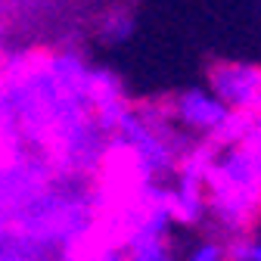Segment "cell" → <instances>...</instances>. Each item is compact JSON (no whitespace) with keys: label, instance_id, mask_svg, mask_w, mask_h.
I'll return each mask as SVG.
<instances>
[{"label":"cell","instance_id":"obj_5","mask_svg":"<svg viewBox=\"0 0 261 261\" xmlns=\"http://www.w3.org/2000/svg\"><path fill=\"white\" fill-rule=\"evenodd\" d=\"M218 146L193 140L174 174L165 180V202L168 212L174 218V227H184V230H196L199 233L202 227H208V196H205V174L212 165V155Z\"/></svg>","mask_w":261,"mask_h":261},{"label":"cell","instance_id":"obj_8","mask_svg":"<svg viewBox=\"0 0 261 261\" xmlns=\"http://www.w3.org/2000/svg\"><path fill=\"white\" fill-rule=\"evenodd\" d=\"M134 31H137V16L130 7H109L100 22H96V38H100L106 47H121L127 44L130 38H134Z\"/></svg>","mask_w":261,"mask_h":261},{"label":"cell","instance_id":"obj_3","mask_svg":"<svg viewBox=\"0 0 261 261\" xmlns=\"http://www.w3.org/2000/svg\"><path fill=\"white\" fill-rule=\"evenodd\" d=\"M208 227L221 237H240L261 221V168L249 143L218 146L205 174Z\"/></svg>","mask_w":261,"mask_h":261},{"label":"cell","instance_id":"obj_9","mask_svg":"<svg viewBox=\"0 0 261 261\" xmlns=\"http://www.w3.org/2000/svg\"><path fill=\"white\" fill-rule=\"evenodd\" d=\"M180 261H230V240L208 230V233H196L184 252Z\"/></svg>","mask_w":261,"mask_h":261},{"label":"cell","instance_id":"obj_12","mask_svg":"<svg viewBox=\"0 0 261 261\" xmlns=\"http://www.w3.org/2000/svg\"><path fill=\"white\" fill-rule=\"evenodd\" d=\"M252 127H255V130H261V112H258V115H252Z\"/></svg>","mask_w":261,"mask_h":261},{"label":"cell","instance_id":"obj_10","mask_svg":"<svg viewBox=\"0 0 261 261\" xmlns=\"http://www.w3.org/2000/svg\"><path fill=\"white\" fill-rule=\"evenodd\" d=\"M230 261H261V230L230 237Z\"/></svg>","mask_w":261,"mask_h":261},{"label":"cell","instance_id":"obj_1","mask_svg":"<svg viewBox=\"0 0 261 261\" xmlns=\"http://www.w3.org/2000/svg\"><path fill=\"white\" fill-rule=\"evenodd\" d=\"M93 62L81 50L10 56L0 90V137L7 149L41 155L56 174L100 180L109 137L90 109Z\"/></svg>","mask_w":261,"mask_h":261},{"label":"cell","instance_id":"obj_7","mask_svg":"<svg viewBox=\"0 0 261 261\" xmlns=\"http://www.w3.org/2000/svg\"><path fill=\"white\" fill-rule=\"evenodd\" d=\"M118 243L127 261H180L174 233H127Z\"/></svg>","mask_w":261,"mask_h":261},{"label":"cell","instance_id":"obj_6","mask_svg":"<svg viewBox=\"0 0 261 261\" xmlns=\"http://www.w3.org/2000/svg\"><path fill=\"white\" fill-rule=\"evenodd\" d=\"M205 87L237 115L261 112V65L246 59H221L212 62Z\"/></svg>","mask_w":261,"mask_h":261},{"label":"cell","instance_id":"obj_4","mask_svg":"<svg viewBox=\"0 0 261 261\" xmlns=\"http://www.w3.org/2000/svg\"><path fill=\"white\" fill-rule=\"evenodd\" d=\"M171 121L184 130L190 140H202L212 146H233L243 143L252 115H237L230 112L205 84H193L177 90L171 100H165Z\"/></svg>","mask_w":261,"mask_h":261},{"label":"cell","instance_id":"obj_2","mask_svg":"<svg viewBox=\"0 0 261 261\" xmlns=\"http://www.w3.org/2000/svg\"><path fill=\"white\" fill-rule=\"evenodd\" d=\"M190 143L193 140L171 121L165 100L134 103L109 137L106 168L115 165L127 187L165 184Z\"/></svg>","mask_w":261,"mask_h":261},{"label":"cell","instance_id":"obj_11","mask_svg":"<svg viewBox=\"0 0 261 261\" xmlns=\"http://www.w3.org/2000/svg\"><path fill=\"white\" fill-rule=\"evenodd\" d=\"M75 261H127V255H124L118 240H106V243L93 246V249H84Z\"/></svg>","mask_w":261,"mask_h":261}]
</instances>
